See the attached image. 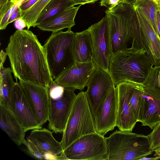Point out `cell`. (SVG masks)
Here are the masks:
<instances>
[{"label": "cell", "instance_id": "cell-15", "mask_svg": "<svg viewBox=\"0 0 160 160\" xmlns=\"http://www.w3.org/2000/svg\"><path fill=\"white\" fill-rule=\"evenodd\" d=\"M152 129L160 123V92L144 87L137 122Z\"/></svg>", "mask_w": 160, "mask_h": 160}, {"label": "cell", "instance_id": "cell-26", "mask_svg": "<svg viewBox=\"0 0 160 160\" xmlns=\"http://www.w3.org/2000/svg\"><path fill=\"white\" fill-rule=\"evenodd\" d=\"M144 86L135 84L131 94L129 103L133 114L137 120L138 116L141 93Z\"/></svg>", "mask_w": 160, "mask_h": 160}, {"label": "cell", "instance_id": "cell-36", "mask_svg": "<svg viewBox=\"0 0 160 160\" xmlns=\"http://www.w3.org/2000/svg\"><path fill=\"white\" fill-rule=\"evenodd\" d=\"M157 35L160 40V11L157 10L156 15Z\"/></svg>", "mask_w": 160, "mask_h": 160}, {"label": "cell", "instance_id": "cell-4", "mask_svg": "<svg viewBox=\"0 0 160 160\" xmlns=\"http://www.w3.org/2000/svg\"><path fill=\"white\" fill-rule=\"evenodd\" d=\"M108 160H139L153 153L148 136L117 130L105 138Z\"/></svg>", "mask_w": 160, "mask_h": 160}, {"label": "cell", "instance_id": "cell-30", "mask_svg": "<svg viewBox=\"0 0 160 160\" xmlns=\"http://www.w3.org/2000/svg\"><path fill=\"white\" fill-rule=\"evenodd\" d=\"M22 0H0V19L15 4Z\"/></svg>", "mask_w": 160, "mask_h": 160}, {"label": "cell", "instance_id": "cell-9", "mask_svg": "<svg viewBox=\"0 0 160 160\" xmlns=\"http://www.w3.org/2000/svg\"><path fill=\"white\" fill-rule=\"evenodd\" d=\"M75 90L64 88L60 97L56 99L49 98L48 127L52 132L57 133L64 132L77 95Z\"/></svg>", "mask_w": 160, "mask_h": 160}, {"label": "cell", "instance_id": "cell-13", "mask_svg": "<svg viewBox=\"0 0 160 160\" xmlns=\"http://www.w3.org/2000/svg\"><path fill=\"white\" fill-rule=\"evenodd\" d=\"M19 83L32 107L39 127L42 128L48 119L49 88L20 80Z\"/></svg>", "mask_w": 160, "mask_h": 160}, {"label": "cell", "instance_id": "cell-21", "mask_svg": "<svg viewBox=\"0 0 160 160\" xmlns=\"http://www.w3.org/2000/svg\"><path fill=\"white\" fill-rule=\"evenodd\" d=\"M73 54L75 62H85L92 60L91 38L87 29L75 33L73 43Z\"/></svg>", "mask_w": 160, "mask_h": 160}, {"label": "cell", "instance_id": "cell-11", "mask_svg": "<svg viewBox=\"0 0 160 160\" xmlns=\"http://www.w3.org/2000/svg\"><path fill=\"white\" fill-rule=\"evenodd\" d=\"M8 109L13 114L25 132L40 128L33 110L19 82L12 89Z\"/></svg>", "mask_w": 160, "mask_h": 160}, {"label": "cell", "instance_id": "cell-18", "mask_svg": "<svg viewBox=\"0 0 160 160\" xmlns=\"http://www.w3.org/2000/svg\"><path fill=\"white\" fill-rule=\"evenodd\" d=\"M135 8L138 16L142 40L147 57L152 66L159 65L160 40L143 14L138 9Z\"/></svg>", "mask_w": 160, "mask_h": 160}, {"label": "cell", "instance_id": "cell-43", "mask_svg": "<svg viewBox=\"0 0 160 160\" xmlns=\"http://www.w3.org/2000/svg\"><path fill=\"white\" fill-rule=\"evenodd\" d=\"M158 5L159 9L160 11V0H159V2H158Z\"/></svg>", "mask_w": 160, "mask_h": 160}, {"label": "cell", "instance_id": "cell-20", "mask_svg": "<svg viewBox=\"0 0 160 160\" xmlns=\"http://www.w3.org/2000/svg\"><path fill=\"white\" fill-rule=\"evenodd\" d=\"M0 126L1 129L16 145L23 144L25 139L23 128L13 114L3 105L0 104Z\"/></svg>", "mask_w": 160, "mask_h": 160}, {"label": "cell", "instance_id": "cell-28", "mask_svg": "<svg viewBox=\"0 0 160 160\" xmlns=\"http://www.w3.org/2000/svg\"><path fill=\"white\" fill-rule=\"evenodd\" d=\"M151 143V148L154 150L160 146V123L156 126L148 135Z\"/></svg>", "mask_w": 160, "mask_h": 160}, {"label": "cell", "instance_id": "cell-33", "mask_svg": "<svg viewBox=\"0 0 160 160\" xmlns=\"http://www.w3.org/2000/svg\"><path fill=\"white\" fill-rule=\"evenodd\" d=\"M38 0H28L26 2L22 3L19 8L22 11L25 10L32 6Z\"/></svg>", "mask_w": 160, "mask_h": 160}, {"label": "cell", "instance_id": "cell-8", "mask_svg": "<svg viewBox=\"0 0 160 160\" xmlns=\"http://www.w3.org/2000/svg\"><path fill=\"white\" fill-rule=\"evenodd\" d=\"M87 30L91 38L92 60L97 67L108 72L110 60L112 53L106 16H105L99 21L91 25Z\"/></svg>", "mask_w": 160, "mask_h": 160}, {"label": "cell", "instance_id": "cell-32", "mask_svg": "<svg viewBox=\"0 0 160 160\" xmlns=\"http://www.w3.org/2000/svg\"><path fill=\"white\" fill-rule=\"evenodd\" d=\"M124 2H126V0H100V4L101 6L111 9Z\"/></svg>", "mask_w": 160, "mask_h": 160}, {"label": "cell", "instance_id": "cell-29", "mask_svg": "<svg viewBox=\"0 0 160 160\" xmlns=\"http://www.w3.org/2000/svg\"><path fill=\"white\" fill-rule=\"evenodd\" d=\"M64 88L60 86L53 81L49 87V97L53 99H57L63 95Z\"/></svg>", "mask_w": 160, "mask_h": 160}, {"label": "cell", "instance_id": "cell-25", "mask_svg": "<svg viewBox=\"0 0 160 160\" xmlns=\"http://www.w3.org/2000/svg\"><path fill=\"white\" fill-rule=\"evenodd\" d=\"M132 5L142 12L156 34V15L157 11L158 9V5L151 0H138Z\"/></svg>", "mask_w": 160, "mask_h": 160}, {"label": "cell", "instance_id": "cell-3", "mask_svg": "<svg viewBox=\"0 0 160 160\" xmlns=\"http://www.w3.org/2000/svg\"><path fill=\"white\" fill-rule=\"evenodd\" d=\"M152 67L146 51L131 53L118 52L112 55L108 73L116 86L123 82L144 86Z\"/></svg>", "mask_w": 160, "mask_h": 160}, {"label": "cell", "instance_id": "cell-37", "mask_svg": "<svg viewBox=\"0 0 160 160\" xmlns=\"http://www.w3.org/2000/svg\"><path fill=\"white\" fill-rule=\"evenodd\" d=\"M73 1L76 5L80 4L81 5L86 4L94 3L95 2L99 0H71Z\"/></svg>", "mask_w": 160, "mask_h": 160}, {"label": "cell", "instance_id": "cell-6", "mask_svg": "<svg viewBox=\"0 0 160 160\" xmlns=\"http://www.w3.org/2000/svg\"><path fill=\"white\" fill-rule=\"evenodd\" d=\"M96 132L94 120L85 92L77 94L60 142L65 150L75 140L86 134Z\"/></svg>", "mask_w": 160, "mask_h": 160}, {"label": "cell", "instance_id": "cell-19", "mask_svg": "<svg viewBox=\"0 0 160 160\" xmlns=\"http://www.w3.org/2000/svg\"><path fill=\"white\" fill-rule=\"evenodd\" d=\"M81 6H71L37 24L36 27L43 31L52 32L71 28L75 25L74 19Z\"/></svg>", "mask_w": 160, "mask_h": 160}, {"label": "cell", "instance_id": "cell-31", "mask_svg": "<svg viewBox=\"0 0 160 160\" xmlns=\"http://www.w3.org/2000/svg\"><path fill=\"white\" fill-rule=\"evenodd\" d=\"M22 1L23 0H21L11 8L4 15L2 18L0 19V29L1 30H4L6 28L8 25V21L11 15L18 8Z\"/></svg>", "mask_w": 160, "mask_h": 160}, {"label": "cell", "instance_id": "cell-38", "mask_svg": "<svg viewBox=\"0 0 160 160\" xmlns=\"http://www.w3.org/2000/svg\"><path fill=\"white\" fill-rule=\"evenodd\" d=\"M7 56L6 52H4L2 49L0 53V69L3 67L4 63Z\"/></svg>", "mask_w": 160, "mask_h": 160}, {"label": "cell", "instance_id": "cell-34", "mask_svg": "<svg viewBox=\"0 0 160 160\" xmlns=\"http://www.w3.org/2000/svg\"><path fill=\"white\" fill-rule=\"evenodd\" d=\"M21 10L19 7L16 11L11 15L8 21V24H9L15 21L21 16Z\"/></svg>", "mask_w": 160, "mask_h": 160}, {"label": "cell", "instance_id": "cell-14", "mask_svg": "<svg viewBox=\"0 0 160 160\" xmlns=\"http://www.w3.org/2000/svg\"><path fill=\"white\" fill-rule=\"evenodd\" d=\"M136 84L121 82L115 87L117 100V126L119 130L132 132L137 120L131 108V94Z\"/></svg>", "mask_w": 160, "mask_h": 160}, {"label": "cell", "instance_id": "cell-17", "mask_svg": "<svg viewBox=\"0 0 160 160\" xmlns=\"http://www.w3.org/2000/svg\"><path fill=\"white\" fill-rule=\"evenodd\" d=\"M26 139L36 149L37 159L44 160L47 153L58 156L63 152L60 142L54 138L52 132L45 128L32 130Z\"/></svg>", "mask_w": 160, "mask_h": 160}, {"label": "cell", "instance_id": "cell-41", "mask_svg": "<svg viewBox=\"0 0 160 160\" xmlns=\"http://www.w3.org/2000/svg\"><path fill=\"white\" fill-rule=\"evenodd\" d=\"M138 0H126V2L132 4Z\"/></svg>", "mask_w": 160, "mask_h": 160}, {"label": "cell", "instance_id": "cell-42", "mask_svg": "<svg viewBox=\"0 0 160 160\" xmlns=\"http://www.w3.org/2000/svg\"><path fill=\"white\" fill-rule=\"evenodd\" d=\"M155 2L158 5V2L159 0H151Z\"/></svg>", "mask_w": 160, "mask_h": 160}, {"label": "cell", "instance_id": "cell-1", "mask_svg": "<svg viewBox=\"0 0 160 160\" xmlns=\"http://www.w3.org/2000/svg\"><path fill=\"white\" fill-rule=\"evenodd\" d=\"M5 50L17 81L18 79L49 88L54 80L44 47L36 35L28 29L18 30L10 37Z\"/></svg>", "mask_w": 160, "mask_h": 160}, {"label": "cell", "instance_id": "cell-7", "mask_svg": "<svg viewBox=\"0 0 160 160\" xmlns=\"http://www.w3.org/2000/svg\"><path fill=\"white\" fill-rule=\"evenodd\" d=\"M62 159L108 160L105 137L97 132L78 138L60 155Z\"/></svg>", "mask_w": 160, "mask_h": 160}, {"label": "cell", "instance_id": "cell-27", "mask_svg": "<svg viewBox=\"0 0 160 160\" xmlns=\"http://www.w3.org/2000/svg\"><path fill=\"white\" fill-rule=\"evenodd\" d=\"M144 87L160 92V65L152 68Z\"/></svg>", "mask_w": 160, "mask_h": 160}, {"label": "cell", "instance_id": "cell-40", "mask_svg": "<svg viewBox=\"0 0 160 160\" xmlns=\"http://www.w3.org/2000/svg\"><path fill=\"white\" fill-rule=\"evenodd\" d=\"M155 152L154 156H158L160 157V146L154 150Z\"/></svg>", "mask_w": 160, "mask_h": 160}, {"label": "cell", "instance_id": "cell-16", "mask_svg": "<svg viewBox=\"0 0 160 160\" xmlns=\"http://www.w3.org/2000/svg\"><path fill=\"white\" fill-rule=\"evenodd\" d=\"M115 87L107 96L94 119L96 132L103 136L117 126V100Z\"/></svg>", "mask_w": 160, "mask_h": 160}, {"label": "cell", "instance_id": "cell-12", "mask_svg": "<svg viewBox=\"0 0 160 160\" xmlns=\"http://www.w3.org/2000/svg\"><path fill=\"white\" fill-rule=\"evenodd\" d=\"M97 67L93 60L82 62H75L54 81L64 88L82 91L87 86Z\"/></svg>", "mask_w": 160, "mask_h": 160}, {"label": "cell", "instance_id": "cell-35", "mask_svg": "<svg viewBox=\"0 0 160 160\" xmlns=\"http://www.w3.org/2000/svg\"><path fill=\"white\" fill-rule=\"evenodd\" d=\"M14 26L18 30H22L27 27L25 21L22 18H19L15 21Z\"/></svg>", "mask_w": 160, "mask_h": 160}, {"label": "cell", "instance_id": "cell-24", "mask_svg": "<svg viewBox=\"0 0 160 160\" xmlns=\"http://www.w3.org/2000/svg\"><path fill=\"white\" fill-rule=\"evenodd\" d=\"M51 0H38L28 9L21 10L20 18L25 22L27 29L37 26V21L41 12Z\"/></svg>", "mask_w": 160, "mask_h": 160}, {"label": "cell", "instance_id": "cell-23", "mask_svg": "<svg viewBox=\"0 0 160 160\" xmlns=\"http://www.w3.org/2000/svg\"><path fill=\"white\" fill-rule=\"evenodd\" d=\"M76 4L71 0H51L42 11L37 21V24Z\"/></svg>", "mask_w": 160, "mask_h": 160}, {"label": "cell", "instance_id": "cell-22", "mask_svg": "<svg viewBox=\"0 0 160 160\" xmlns=\"http://www.w3.org/2000/svg\"><path fill=\"white\" fill-rule=\"evenodd\" d=\"M11 68L3 67L0 69V104L8 109L11 93L16 82L12 75Z\"/></svg>", "mask_w": 160, "mask_h": 160}, {"label": "cell", "instance_id": "cell-10", "mask_svg": "<svg viewBox=\"0 0 160 160\" xmlns=\"http://www.w3.org/2000/svg\"><path fill=\"white\" fill-rule=\"evenodd\" d=\"M87 86L86 95L94 119L107 96L116 86L108 72L97 67Z\"/></svg>", "mask_w": 160, "mask_h": 160}, {"label": "cell", "instance_id": "cell-2", "mask_svg": "<svg viewBox=\"0 0 160 160\" xmlns=\"http://www.w3.org/2000/svg\"><path fill=\"white\" fill-rule=\"evenodd\" d=\"M108 24L112 53L146 51L136 9L123 2L105 11Z\"/></svg>", "mask_w": 160, "mask_h": 160}, {"label": "cell", "instance_id": "cell-39", "mask_svg": "<svg viewBox=\"0 0 160 160\" xmlns=\"http://www.w3.org/2000/svg\"><path fill=\"white\" fill-rule=\"evenodd\" d=\"M152 158H147L146 157H144L139 159V160H157L160 159V157L158 156Z\"/></svg>", "mask_w": 160, "mask_h": 160}, {"label": "cell", "instance_id": "cell-5", "mask_svg": "<svg viewBox=\"0 0 160 160\" xmlns=\"http://www.w3.org/2000/svg\"><path fill=\"white\" fill-rule=\"evenodd\" d=\"M68 29L52 32L43 47L51 75L54 80L75 62L73 43L75 33Z\"/></svg>", "mask_w": 160, "mask_h": 160}]
</instances>
